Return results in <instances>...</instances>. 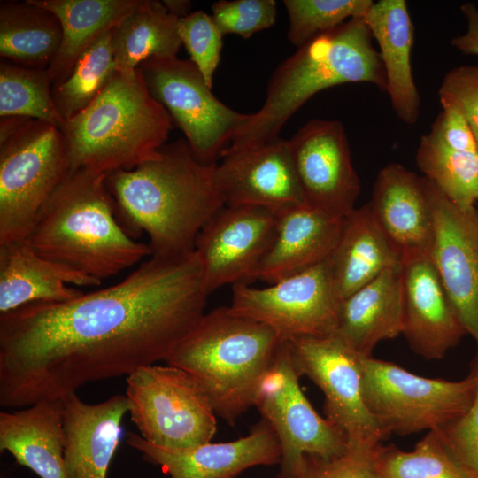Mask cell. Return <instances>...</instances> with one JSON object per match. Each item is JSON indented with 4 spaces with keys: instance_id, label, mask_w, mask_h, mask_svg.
Listing matches in <instances>:
<instances>
[{
    "instance_id": "ee69618b",
    "label": "cell",
    "mask_w": 478,
    "mask_h": 478,
    "mask_svg": "<svg viewBox=\"0 0 478 478\" xmlns=\"http://www.w3.org/2000/svg\"><path fill=\"white\" fill-rule=\"evenodd\" d=\"M477 204H478V202H477ZM477 210H478V207H477Z\"/></svg>"
},
{
    "instance_id": "836d02e7",
    "label": "cell",
    "mask_w": 478,
    "mask_h": 478,
    "mask_svg": "<svg viewBox=\"0 0 478 478\" xmlns=\"http://www.w3.org/2000/svg\"><path fill=\"white\" fill-rule=\"evenodd\" d=\"M375 467L380 478H478L429 431L410 451L379 444Z\"/></svg>"
},
{
    "instance_id": "b9f144b4",
    "label": "cell",
    "mask_w": 478,
    "mask_h": 478,
    "mask_svg": "<svg viewBox=\"0 0 478 478\" xmlns=\"http://www.w3.org/2000/svg\"><path fill=\"white\" fill-rule=\"evenodd\" d=\"M460 10L466 21V30L453 37L451 44L464 54L478 56V7L466 3L461 5Z\"/></svg>"
},
{
    "instance_id": "6da1fadb",
    "label": "cell",
    "mask_w": 478,
    "mask_h": 478,
    "mask_svg": "<svg viewBox=\"0 0 478 478\" xmlns=\"http://www.w3.org/2000/svg\"><path fill=\"white\" fill-rule=\"evenodd\" d=\"M209 294L195 251L150 256L121 281L0 314V405L61 400L89 382L166 360Z\"/></svg>"
},
{
    "instance_id": "9a60e30c",
    "label": "cell",
    "mask_w": 478,
    "mask_h": 478,
    "mask_svg": "<svg viewBox=\"0 0 478 478\" xmlns=\"http://www.w3.org/2000/svg\"><path fill=\"white\" fill-rule=\"evenodd\" d=\"M277 215L254 206L225 205L199 233L195 251L205 290L251 281L269 249Z\"/></svg>"
},
{
    "instance_id": "8992f818",
    "label": "cell",
    "mask_w": 478,
    "mask_h": 478,
    "mask_svg": "<svg viewBox=\"0 0 478 478\" xmlns=\"http://www.w3.org/2000/svg\"><path fill=\"white\" fill-rule=\"evenodd\" d=\"M173 128L142 73L117 71L100 94L62 127L71 171L129 170L156 158Z\"/></svg>"
},
{
    "instance_id": "7a4b0ae2",
    "label": "cell",
    "mask_w": 478,
    "mask_h": 478,
    "mask_svg": "<svg viewBox=\"0 0 478 478\" xmlns=\"http://www.w3.org/2000/svg\"><path fill=\"white\" fill-rule=\"evenodd\" d=\"M215 166L200 161L181 138L154 159L105 173L119 223L134 239L148 235L150 256L193 251L203 227L226 205Z\"/></svg>"
},
{
    "instance_id": "44dd1931",
    "label": "cell",
    "mask_w": 478,
    "mask_h": 478,
    "mask_svg": "<svg viewBox=\"0 0 478 478\" xmlns=\"http://www.w3.org/2000/svg\"><path fill=\"white\" fill-rule=\"evenodd\" d=\"M64 458L70 478H106L119 446L121 422L129 411L126 395L88 404L73 392L61 399Z\"/></svg>"
},
{
    "instance_id": "8d00e7d4",
    "label": "cell",
    "mask_w": 478,
    "mask_h": 478,
    "mask_svg": "<svg viewBox=\"0 0 478 478\" xmlns=\"http://www.w3.org/2000/svg\"><path fill=\"white\" fill-rule=\"evenodd\" d=\"M212 19L220 33L249 38L272 27L276 19L274 0H221L212 6Z\"/></svg>"
},
{
    "instance_id": "277c9868",
    "label": "cell",
    "mask_w": 478,
    "mask_h": 478,
    "mask_svg": "<svg viewBox=\"0 0 478 478\" xmlns=\"http://www.w3.org/2000/svg\"><path fill=\"white\" fill-rule=\"evenodd\" d=\"M364 18H353L314 37L284 60L269 79L266 100L238 129L228 150L253 147L279 137L289 119L326 89L367 82L386 91L382 59Z\"/></svg>"
},
{
    "instance_id": "60d3db41",
    "label": "cell",
    "mask_w": 478,
    "mask_h": 478,
    "mask_svg": "<svg viewBox=\"0 0 478 478\" xmlns=\"http://www.w3.org/2000/svg\"><path fill=\"white\" fill-rule=\"evenodd\" d=\"M442 108L428 134L453 150L478 151L475 137L465 117L453 107Z\"/></svg>"
},
{
    "instance_id": "e0dca14e",
    "label": "cell",
    "mask_w": 478,
    "mask_h": 478,
    "mask_svg": "<svg viewBox=\"0 0 478 478\" xmlns=\"http://www.w3.org/2000/svg\"><path fill=\"white\" fill-rule=\"evenodd\" d=\"M215 180L226 205L254 206L278 215L306 204L289 140L280 136L250 148L225 150Z\"/></svg>"
},
{
    "instance_id": "ba28073f",
    "label": "cell",
    "mask_w": 478,
    "mask_h": 478,
    "mask_svg": "<svg viewBox=\"0 0 478 478\" xmlns=\"http://www.w3.org/2000/svg\"><path fill=\"white\" fill-rule=\"evenodd\" d=\"M361 367L366 406L386 436L444 428L467 412L478 388L473 367L459 381L422 377L372 356Z\"/></svg>"
},
{
    "instance_id": "4dcf8cb0",
    "label": "cell",
    "mask_w": 478,
    "mask_h": 478,
    "mask_svg": "<svg viewBox=\"0 0 478 478\" xmlns=\"http://www.w3.org/2000/svg\"><path fill=\"white\" fill-rule=\"evenodd\" d=\"M419 169L449 200L462 210L478 202V151L449 148L429 135L416 150Z\"/></svg>"
},
{
    "instance_id": "d4e9b609",
    "label": "cell",
    "mask_w": 478,
    "mask_h": 478,
    "mask_svg": "<svg viewBox=\"0 0 478 478\" xmlns=\"http://www.w3.org/2000/svg\"><path fill=\"white\" fill-rule=\"evenodd\" d=\"M65 439L62 400L0 412V451H8L40 478H70Z\"/></svg>"
},
{
    "instance_id": "d590c367",
    "label": "cell",
    "mask_w": 478,
    "mask_h": 478,
    "mask_svg": "<svg viewBox=\"0 0 478 478\" xmlns=\"http://www.w3.org/2000/svg\"><path fill=\"white\" fill-rule=\"evenodd\" d=\"M178 31L190 60L212 88V78L220 59L224 35L212 15L203 11L190 12L179 19Z\"/></svg>"
},
{
    "instance_id": "f35d334b",
    "label": "cell",
    "mask_w": 478,
    "mask_h": 478,
    "mask_svg": "<svg viewBox=\"0 0 478 478\" xmlns=\"http://www.w3.org/2000/svg\"><path fill=\"white\" fill-rule=\"evenodd\" d=\"M438 96L442 107H453L465 117L478 145V66L464 65L447 72Z\"/></svg>"
},
{
    "instance_id": "4316f807",
    "label": "cell",
    "mask_w": 478,
    "mask_h": 478,
    "mask_svg": "<svg viewBox=\"0 0 478 478\" xmlns=\"http://www.w3.org/2000/svg\"><path fill=\"white\" fill-rule=\"evenodd\" d=\"M379 46L391 106L403 122L413 125L420 116V98L411 65L413 24L405 0H380L365 16Z\"/></svg>"
},
{
    "instance_id": "52a82bcc",
    "label": "cell",
    "mask_w": 478,
    "mask_h": 478,
    "mask_svg": "<svg viewBox=\"0 0 478 478\" xmlns=\"http://www.w3.org/2000/svg\"><path fill=\"white\" fill-rule=\"evenodd\" d=\"M70 172L59 127L0 117V243L26 238L42 204Z\"/></svg>"
},
{
    "instance_id": "603a6c76",
    "label": "cell",
    "mask_w": 478,
    "mask_h": 478,
    "mask_svg": "<svg viewBox=\"0 0 478 478\" xmlns=\"http://www.w3.org/2000/svg\"><path fill=\"white\" fill-rule=\"evenodd\" d=\"M102 281L46 259L24 241L0 243V314L35 302H64Z\"/></svg>"
},
{
    "instance_id": "3957f363",
    "label": "cell",
    "mask_w": 478,
    "mask_h": 478,
    "mask_svg": "<svg viewBox=\"0 0 478 478\" xmlns=\"http://www.w3.org/2000/svg\"><path fill=\"white\" fill-rule=\"evenodd\" d=\"M39 256L102 281L151 255L119 223L105 173L71 171L23 240Z\"/></svg>"
},
{
    "instance_id": "5bb4252c",
    "label": "cell",
    "mask_w": 478,
    "mask_h": 478,
    "mask_svg": "<svg viewBox=\"0 0 478 478\" xmlns=\"http://www.w3.org/2000/svg\"><path fill=\"white\" fill-rule=\"evenodd\" d=\"M289 143L306 204L335 217L349 215L361 185L342 122L311 120Z\"/></svg>"
},
{
    "instance_id": "e575fe53",
    "label": "cell",
    "mask_w": 478,
    "mask_h": 478,
    "mask_svg": "<svg viewBox=\"0 0 478 478\" xmlns=\"http://www.w3.org/2000/svg\"><path fill=\"white\" fill-rule=\"evenodd\" d=\"M372 0H284L289 16L288 38L301 47L353 18H365Z\"/></svg>"
},
{
    "instance_id": "4fadbf2b",
    "label": "cell",
    "mask_w": 478,
    "mask_h": 478,
    "mask_svg": "<svg viewBox=\"0 0 478 478\" xmlns=\"http://www.w3.org/2000/svg\"><path fill=\"white\" fill-rule=\"evenodd\" d=\"M295 367L323 392L325 418L349 443L377 446L386 437L363 393L361 358L335 334L286 340Z\"/></svg>"
},
{
    "instance_id": "7c38bea8",
    "label": "cell",
    "mask_w": 478,
    "mask_h": 478,
    "mask_svg": "<svg viewBox=\"0 0 478 478\" xmlns=\"http://www.w3.org/2000/svg\"><path fill=\"white\" fill-rule=\"evenodd\" d=\"M339 304L326 260L264 288L233 285L229 307L289 340L335 334Z\"/></svg>"
},
{
    "instance_id": "ffe728a7",
    "label": "cell",
    "mask_w": 478,
    "mask_h": 478,
    "mask_svg": "<svg viewBox=\"0 0 478 478\" xmlns=\"http://www.w3.org/2000/svg\"><path fill=\"white\" fill-rule=\"evenodd\" d=\"M369 204L400 261L430 257L434 220L424 177L399 163H390L378 172Z\"/></svg>"
},
{
    "instance_id": "5b68a950",
    "label": "cell",
    "mask_w": 478,
    "mask_h": 478,
    "mask_svg": "<svg viewBox=\"0 0 478 478\" xmlns=\"http://www.w3.org/2000/svg\"><path fill=\"white\" fill-rule=\"evenodd\" d=\"M281 341L266 325L221 306L204 313L165 362L190 374L216 415L234 425L254 405Z\"/></svg>"
},
{
    "instance_id": "f1b7e54d",
    "label": "cell",
    "mask_w": 478,
    "mask_h": 478,
    "mask_svg": "<svg viewBox=\"0 0 478 478\" xmlns=\"http://www.w3.org/2000/svg\"><path fill=\"white\" fill-rule=\"evenodd\" d=\"M179 18L169 12L163 1L142 0L113 28L112 47L117 71L132 73L152 58H173L182 45Z\"/></svg>"
},
{
    "instance_id": "30bf717a",
    "label": "cell",
    "mask_w": 478,
    "mask_h": 478,
    "mask_svg": "<svg viewBox=\"0 0 478 478\" xmlns=\"http://www.w3.org/2000/svg\"><path fill=\"white\" fill-rule=\"evenodd\" d=\"M286 340L259 382L254 405L274 428L281 449L278 478H299L310 459H329L348 446L346 435L321 417L305 396Z\"/></svg>"
},
{
    "instance_id": "d6986e66",
    "label": "cell",
    "mask_w": 478,
    "mask_h": 478,
    "mask_svg": "<svg viewBox=\"0 0 478 478\" xmlns=\"http://www.w3.org/2000/svg\"><path fill=\"white\" fill-rule=\"evenodd\" d=\"M127 443L171 478H235L253 466L280 464L281 459L278 437L264 419L237 440L209 442L183 451L156 446L133 432L127 433Z\"/></svg>"
},
{
    "instance_id": "cb8c5ba5",
    "label": "cell",
    "mask_w": 478,
    "mask_h": 478,
    "mask_svg": "<svg viewBox=\"0 0 478 478\" xmlns=\"http://www.w3.org/2000/svg\"><path fill=\"white\" fill-rule=\"evenodd\" d=\"M403 331L401 262L340 301L335 335L362 357Z\"/></svg>"
},
{
    "instance_id": "ab89813d",
    "label": "cell",
    "mask_w": 478,
    "mask_h": 478,
    "mask_svg": "<svg viewBox=\"0 0 478 478\" xmlns=\"http://www.w3.org/2000/svg\"><path fill=\"white\" fill-rule=\"evenodd\" d=\"M478 375V349L471 363ZM451 453L478 477V388L474 401L461 418L435 431Z\"/></svg>"
},
{
    "instance_id": "484cf974",
    "label": "cell",
    "mask_w": 478,
    "mask_h": 478,
    "mask_svg": "<svg viewBox=\"0 0 478 478\" xmlns=\"http://www.w3.org/2000/svg\"><path fill=\"white\" fill-rule=\"evenodd\" d=\"M400 262L397 251L368 203L355 208L343 219L327 266L336 296L342 301Z\"/></svg>"
},
{
    "instance_id": "74e56055",
    "label": "cell",
    "mask_w": 478,
    "mask_h": 478,
    "mask_svg": "<svg viewBox=\"0 0 478 478\" xmlns=\"http://www.w3.org/2000/svg\"><path fill=\"white\" fill-rule=\"evenodd\" d=\"M377 446L348 443L336 457L308 460L299 478H380L374 461Z\"/></svg>"
},
{
    "instance_id": "8fae6325",
    "label": "cell",
    "mask_w": 478,
    "mask_h": 478,
    "mask_svg": "<svg viewBox=\"0 0 478 478\" xmlns=\"http://www.w3.org/2000/svg\"><path fill=\"white\" fill-rule=\"evenodd\" d=\"M138 68L150 94L182 131L195 156L217 164L250 114L220 101L190 59L152 58Z\"/></svg>"
},
{
    "instance_id": "f546056e",
    "label": "cell",
    "mask_w": 478,
    "mask_h": 478,
    "mask_svg": "<svg viewBox=\"0 0 478 478\" xmlns=\"http://www.w3.org/2000/svg\"><path fill=\"white\" fill-rule=\"evenodd\" d=\"M62 41L58 18L33 0L0 4V56L18 65L47 68Z\"/></svg>"
},
{
    "instance_id": "2e32d148",
    "label": "cell",
    "mask_w": 478,
    "mask_h": 478,
    "mask_svg": "<svg viewBox=\"0 0 478 478\" xmlns=\"http://www.w3.org/2000/svg\"><path fill=\"white\" fill-rule=\"evenodd\" d=\"M434 220L430 258L478 349V210H462L424 177Z\"/></svg>"
},
{
    "instance_id": "d6a6232c",
    "label": "cell",
    "mask_w": 478,
    "mask_h": 478,
    "mask_svg": "<svg viewBox=\"0 0 478 478\" xmlns=\"http://www.w3.org/2000/svg\"><path fill=\"white\" fill-rule=\"evenodd\" d=\"M53 81L47 68L0 61V117L18 116L50 122L61 129L65 120L52 97Z\"/></svg>"
},
{
    "instance_id": "9c48e42d",
    "label": "cell",
    "mask_w": 478,
    "mask_h": 478,
    "mask_svg": "<svg viewBox=\"0 0 478 478\" xmlns=\"http://www.w3.org/2000/svg\"><path fill=\"white\" fill-rule=\"evenodd\" d=\"M130 419L156 446L183 451L209 443L217 430L215 411L203 388L183 369L150 365L127 376Z\"/></svg>"
},
{
    "instance_id": "7402d4cb",
    "label": "cell",
    "mask_w": 478,
    "mask_h": 478,
    "mask_svg": "<svg viewBox=\"0 0 478 478\" xmlns=\"http://www.w3.org/2000/svg\"><path fill=\"white\" fill-rule=\"evenodd\" d=\"M343 219L308 204L278 214L273 242L251 280L273 284L326 261Z\"/></svg>"
},
{
    "instance_id": "83f0119b",
    "label": "cell",
    "mask_w": 478,
    "mask_h": 478,
    "mask_svg": "<svg viewBox=\"0 0 478 478\" xmlns=\"http://www.w3.org/2000/svg\"><path fill=\"white\" fill-rule=\"evenodd\" d=\"M33 1L52 12L62 27L60 47L48 67L53 85L63 82L82 52L142 3V0Z\"/></svg>"
},
{
    "instance_id": "1f68e13d",
    "label": "cell",
    "mask_w": 478,
    "mask_h": 478,
    "mask_svg": "<svg viewBox=\"0 0 478 478\" xmlns=\"http://www.w3.org/2000/svg\"><path fill=\"white\" fill-rule=\"evenodd\" d=\"M112 28L103 34L79 57L69 76L52 85V97L65 122L86 108L117 73Z\"/></svg>"
},
{
    "instance_id": "ac0fdd59",
    "label": "cell",
    "mask_w": 478,
    "mask_h": 478,
    "mask_svg": "<svg viewBox=\"0 0 478 478\" xmlns=\"http://www.w3.org/2000/svg\"><path fill=\"white\" fill-rule=\"evenodd\" d=\"M403 331L410 348L426 360H439L467 332L429 256L401 261Z\"/></svg>"
},
{
    "instance_id": "7bdbcfd3",
    "label": "cell",
    "mask_w": 478,
    "mask_h": 478,
    "mask_svg": "<svg viewBox=\"0 0 478 478\" xmlns=\"http://www.w3.org/2000/svg\"><path fill=\"white\" fill-rule=\"evenodd\" d=\"M163 4L169 12L179 19L189 14L192 5L191 2L188 0H164Z\"/></svg>"
}]
</instances>
